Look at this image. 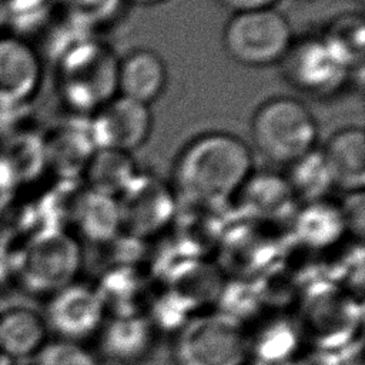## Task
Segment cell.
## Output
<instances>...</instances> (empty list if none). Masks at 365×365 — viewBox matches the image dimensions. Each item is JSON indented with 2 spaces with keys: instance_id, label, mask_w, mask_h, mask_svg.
<instances>
[{
  "instance_id": "cell-20",
  "label": "cell",
  "mask_w": 365,
  "mask_h": 365,
  "mask_svg": "<svg viewBox=\"0 0 365 365\" xmlns=\"http://www.w3.org/2000/svg\"><path fill=\"white\" fill-rule=\"evenodd\" d=\"M346 230L339 205L327 198L304 202L295 215V231L298 237L314 247H325L336 241Z\"/></svg>"
},
{
  "instance_id": "cell-7",
  "label": "cell",
  "mask_w": 365,
  "mask_h": 365,
  "mask_svg": "<svg viewBox=\"0 0 365 365\" xmlns=\"http://www.w3.org/2000/svg\"><path fill=\"white\" fill-rule=\"evenodd\" d=\"M83 267L80 242L63 230L46 231L33 238L21 257L20 277L33 294L51 297L78 281Z\"/></svg>"
},
{
  "instance_id": "cell-8",
  "label": "cell",
  "mask_w": 365,
  "mask_h": 365,
  "mask_svg": "<svg viewBox=\"0 0 365 365\" xmlns=\"http://www.w3.org/2000/svg\"><path fill=\"white\" fill-rule=\"evenodd\" d=\"M123 230L144 238L165 228L177 208V194L171 184L150 173L138 171L117 197Z\"/></svg>"
},
{
  "instance_id": "cell-21",
  "label": "cell",
  "mask_w": 365,
  "mask_h": 365,
  "mask_svg": "<svg viewBox=\"0 0 365 365\" xmlns=\"http://www.w3.org/2000/svg\"><path fill=\"white\" fill-rule=\"evenodd\" d=\"M321 37L349 64L364 66L365 23L362 14L341 13L325 26Z\"/></svg>"
},
{
  "instance_id": "cell-10",
  "label": "cell",
  "mask_w": 365,
  "mask_h": 365,
  "mask_svg": "<svg viewBox=\"0 0 365 365\" xmlns=\"http://www.w3.org/2000/svg\"><path fill=\"white\" fill-rule=\"evenodd\" d=\"M48 298L44 319L61 339L84 342L97 335L106 321V305L97 287L76 281Z\"/></svg>"
},
{
  "instance_id": "cell-15",
  "label": "cell",
  "mask_w": 365,
  "mask_h": 365,
  "mask_svg": "<svg viewBox=\"0 0 365 365\" xmlns=\"http://www.w3.org/2000/svg\"><path fill=\"white\" fill-rule=\"evenodd\" d=\"M47 324L41 314L19 307L0 314V352L11 358L36 356L47 342Z\"/></svg>"
},
{
  "instance_id": "cell-30",
  "label": "cell",
  "mask_w": 365,
  "mask_h": 365,
  "mask_svg": "<svg viewBox=\"0 0 365 365\" xmlns=\"http://www.w3.org/2000/svg\"><path fill=\"white\" fill-rule=\"evenodd\" d=\"M356 1H359V3H364V0H356Z\"/></svg>"
},
{
  "instance_id": "cell-18",
  "label": "cell",
  "mask_w": 365,
  "mask_h": 365,
  "mask_svg": "<svg viewBox=\"0 0 365 365\" xmlns=\"http://www.w3.org/2000/svg\"><path fill=\"white\" fill-rule=\"evenodd\" d=\"M237 197L245 210L258 215H275L295 202L285 177L267 171H252Z\"/></svg>"
},
{
  "instance_id": "cell-26",
  "label": "cell",
  "mask_w": 365,
  "mask_h": 365,
  "mask_svg": "<svg viewBox=\"0 0 365 365\" xmlns=\"http://www.w3.org/2000/svg\"><path fill=\"white\" fill-rule=\"evenodd\" d=\"M277 1L278 0H218V3L222 4L225 9L231 10L232 14L251 11V10L269 9V7H274Z\"/></svg>"
},
{
  "instance_id": "cell-1",
  "label": "cell",
  "mask_w": 365,
  "mask_h": 365,
  "mask_svg": "<svg viewBox=\"0 0 365 365\" xmlns=\"http://www.w3.org/2000/svg\"><path fill=\"white\" fill-rule=\"evenodd\" d=\"M252 151L240 137L210 131L188 141L173 164L177 195L192 202H221L238 194L252 170Z\"/></svg>"
},
{
  "instance_id": "cell-23",
  "label": "cell",
  "mask_w": 365,
  "mask_h": 365,
  "mask_svg": "<svg viewBox=\"0 0 365 365\" xmlns=\"http://www.w3.org/2000/svg\"><path fill=\"white\" fill-rule=\"evenodd\" d=\"M74 23L93 30L113 23L124 10L125 0H58Z\"/></svg>"
},
{
  "instance_id": "cell-19",
  "label": "cell",
  "mask_w": 365,
  "mask_h": 365,
  "mask_svg": "<svg viewBox=\"0 0 365 365\" xmlns=\"http://www.w3.org/2000/svg\"><path fill=\"white\" fill-rule=\"evenodd\" d=\"M284 175L295 200L312 202L325 200L335 188L331 171L321 148H314L287 165Z\"/></svg>"
},
{
  "instance_id": "cell-6",
  "label": "cell",
  "mask_w": 365,
  "mask_h": 365,
  "mask_svg": "<svg viewBox=\"0 0 365 365\" xmlns=\"http://www.w3.org/2000/svg\"><path fill=\"white\" fill-rule=\"evenodd\" d=\"M278 64L288 86L317 100L342 93L351 83L354 70L321 34L292 40Z\"/></svg>"
},
{
  "instance_id": "cell-25",
  "label": "cell",
  "mask_w": 365,
  "mask_h": 365,
  "mask_svg": "<svg viewBox=\"0 0 365 365\" xmlns=\"http://www.w3.org/2000/svg\"><path fill=\"white\" fill-rule=\"evenodd\" d=\"M9 13V24L20 30L34 29L46 21L51 0H3Z\"/></svg>"
},
{
  "instance_id": "cell-16",
  "label": "cell",
  "mask_w": 365,
  "mask_h": 365,
  "mask_svg": "<svg viewBox=\"0 0 365 365\" xmlns=\"http://www.w3.org/2000/svg\"><path fill=\"white\" fill-rule=\"evenodd\" d=\"M74 220L81 237L94 244L114 241L123 230L117 198L91 190L80 197Z\"/></svg>"
},
{
  "instance_id": "cell-4",
  "label": "cell",
  "mask_w": 365,
  "mask_h": 365,
  "mask_svg": "<svg viewBox=\"0 0 365 365\" xmlns=\"http://www.w3.org/2000/svg\"><path fill=\"white\" fill-rule=\"evenodd\" d=\"M117 67L113 50L91 37L67 47L60 58V83L67 103L93 114L117 96Z\"/></svg>"
},
{
  "instance_id": "cell-27",
  "label": "cell",
  "mask_w": 365,
  "mask_h": 365,
  "mask_svg": "<svg viewBox=\"0 0 365 365\" xmlns=\"http://www.w3.org/2000/svg\"><path fill=\"white\" fill-rule=\"evenodd\" d=\"M6 24H9V13H7L4 1L0 0V31L3 30V27Z\"/></svg>"
},
{
  "instance_id": "cell-3",
  "label": "cell",
  "mask_w": 365,
  "mask_h": 365,
  "mask_svg": "<svg viewBox=\"0 0 365 365\" xmlns=\"http://www.w3.org/2000/svg\"><path fill=\"white\" fill-rule=\"evenodd\" d=\"M175 365H245L251 358L250 334L241 321L224 312L188 318L173 341Z\"/></svg>"
},
{
  "instance_id": "cell-9",
  "label": "cell",
  "mask_w": 365,
  "mask_h": 365,
  "mask_svg": "<svg viewBox=\"0 0 365 365\" xmlns=\"http://www.w3.org/2000/svg\"><path fill=\"white\" fill-rule=\"evenodd\" d=\"M90 135L96 148H110L133 154L153 130L150 106L117 94L91 114Z\"/></svg>"
},
{
  "instance_id": "cell-24",
  "label": "cell",
  "mask_w": 365,
  "mask_h": 365,
  "mask_svg": "<svg viewBox=\"0 0 365 365\" xmlns=\"http://www.w3.org/2000/svg\"><path fill=\"white\" fill-rule=\"evenodd\" d=\"M36 365H100V361L84 342L57 338L36 354Z\"/></svg>"
},
{
  "instance_id": "cell-29",
  "label": "cell",
  "mask_w": 365,
  "mask_h": 365,
  "mask_svg": "<svg viewBox=\"0 0 365 365\" xmlns=\"http://www.w3.org/2000/svg\"><path fill=\"white\" fill-rule=\"evenodd\" d=\"M297 1H315V0H297Z\"/></svg>"
},
{
  "instance_id": "cell-2",
  "label": "cell",
  "mask_w": 365,
  "mask_h": 365,
  "mask_svg": "<svg viewBox=\"0 0 365 365\" xmlns=\"http://www.w3.org/2000/svg\"><path fill=\"white\" fill-rule=\"evenodd\" d=\"M255 148L277 164L288 165L317 148L318 123L312 111L291 96L262 101L251 118Z\"/></svg>"
},
{
  "instance_id": "cell-13",
  "label": "cell",
  "mask_w": 365,
  "mask_h": 365,
  "mask_svg": "<svg viewBox=\"0 0 365 365\" xmlns=\"http://www.w3.org/2000/svg\"><path fill=\"white\" fill-rule=\"evenodd\" d=\"M168 71L163 57L150 48H135L118 60L117 94L150 106L164 93Z\"/></svg>"
},
{
  "instance_id": "cell-11",
  "label": "cell",
  "mask_w": 365,
  "mask_h": 365,
  "mask_svg": "<svg viewBox=\"0 0 365 365\" xmlns=\"http://www.w3.org/2000/svg\"><path fill=\"white\" fill-rule=\"evenodd\" d=\"M158 334L148 315H113L106 318L97 334L98 348L115 365H140L153 355Z\"/></svg>"
},
{
  "instance_id": "cell-22",
  "label": "cell",
  "mask_w": 365,
  "mask_h": 365,
  "mask_svg": "<svg viewBox=\"0 0 365 365\" xmlns=\"http://www.w3.org/2000/svg\"><path fill=\"white\" fill-rule=\"evenodd\" d=\"M285 319H277L265 329L261 328L254 338L250 335L251 355H257L261 359L275 361L291 354L297 344V331Z\"/></svg>"
},
{
  "instance_id": "cell-5",
  "label": "cell",
  "mask_w": 365,
  "mask_h": 365,
  "mask_svg": "<svg viewBox=\"0 0 365 365\" xmlns=\"http://www.w3.org/2000/svg\"><path fill=\"white\" fill-rule=\"evenodd\" d=\"M292 40L288 19L274 7L234 13L222 30L225 53L247 67L279 63Z\"/></svg>"
},
{
  "instance_id": "cell-14",
  "label": "cell",
  "mask_w": 365,
  "mask_h": 365,
  "mask_svg": "<svg viewBox=\"0 0 365 365\" xmlns=\"http://www.w3.org/2000/svg\"><path fill=\"white\" fill-rule=\"evenodd\" d=\"M335 188L361 191L365 185V133L362 127L346 125L329 135L321 148Z\"/></svg>"
},
{
  "instance_id": "cell-12",
  "label": "cell",
  "mask_w": 365,
  "mask_h": 365,
  "mask_svg": "<svg viewBox=\"0 0 365 365\" xmlns=\"http://www.w3.org/2000/svg\"><path fill=\"white\" fill-rule=\"evenodd\" d=\"M41 81V63L36 51L14 37L0 38V106L29 100Z\"/></svg>"
},
{
  "instance_id": "cell-28",
  "label": "cell",
  "mask_w": 365,
  "mask_h": 365,
  "mask_svg": "<svg viewBox=\"0 0 365 365\" xmlns=\"http://www.w3.org/2000/svg\"><path fill=\"white\" fill-rule=\"evenodd\" d=\"M125 1L137 4V6H155V4L163 3L164 0H125Z\"/></svg>"
},
{
  "instance_id": "cell-17",
  "label": "cell",
  "mask_w": 365,
  "mask_h": 365,
  "mask_svg": "<svg viewBox=\"0 0 365 365\" xmlns=\"http://www.w3.org/2000/svg\"><path fill=\"white\" fill-rule=\"evenodd\" d=\"M83 173L88 190L117 198L137 175L138 170L130 153L96 148Z\"/></svg>"
}]
</instances>
